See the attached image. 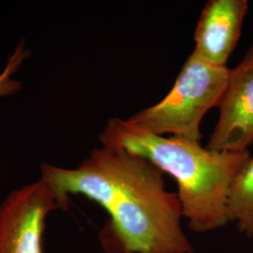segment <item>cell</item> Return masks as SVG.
<instances>
[{
  "label": "cell",
  "mask_w": 253,
  "mask_h": 253,
  "mask_svg": "<svg viewBox=\"0 0 253 253\" xmlns=\"http://www.w3.org/2000/svg\"><path fill=\"white\" fill-rule=\"evenodd\" d=\"M163 176L144 157L103 145L74 169L41 165L61 210L71 195H83L106 211L100 234L106 253H193L178 195L166 190Z\"/></svg>",
  "instance_id": "6da1fadb"
},
{
  "label": "cell",
  "mask_w": 253,
  "mask_h": 253,
  "mask_svg": "<svg viewBox=\"0 0 253 253\" xmlns=\"http://www.w3.org/2000/svg\"><path fill=\"white\" fill-rule=\"evenodd\" d=\"M101 145L123 149L149 160L177 184L183 217L193 232L205 234L229 223L227 202L235 174L252 157L242 152H216L200 142L156 135L112 118L100 133Z\"/></svg>",
  "instance_id": "7a4b0ae2"
},
{
  "label": "cell",
  "mask_w": 253,
  "mask_h": 253,
  "mask_svg": "<svg viewBox=\"0 0 253 253\" xmlns=\"http://www.w3.org/2000/svg\"><path fill=\"white\" fill-rule=\"evenodd\" d=\"M231 73L228 67L207 63L191 53L164 99L126 121L156 135L172 134L200 142L202 119L210 109L218 107Z\"/></svg>",
  "instance_id": "3957f363"
},
{
  "label": "cell",
  "mask_w": 253,
  "mask_h": 253,
  "mask_svg": "<svg viewBox=\"0 0 253 253\" xmlns=\"http://www.w3.org/2000/svg\"><path fill=\"white\" fill-rule=\"evenodd\" d=\"M54 210L58 201L42 178L11 191L0 204V253H45L46 218Z\"/></svg>",
  "instance_id": "277c9868"
},
{
  "label": "cell",
  "mask_w": 253,
  "mask_h": 253,
  "mask_svg": "<svg viewBox=\"0 0 253 253\" xmlns=\"http://www.w3.org/2000/svg\"><path fill=\"white\" fill-rule=\"evenodd\" d=\"M217 124L206 147L216 152H242L253 143V46L232 70L220 100Z\"/></svg>",
  "instance_id": "5b68a950"
},
{
  "label": "cell",
  "mask_w": 253,
  "mask_h": 253,
  "mask_svg": "<svg viewBox=\"0 0 253 253\" xmlns=\"http://www.w3.org/2000/svg\"><path fill=\"white\" fill-rule=\"evenodd\" d=\"M248 10L247 0H209L195 28L192 53L207 63L227 67L241 36Z\"/></svg>",
  "instance_id": "8992f818"
},
{
  "label": "cell",
  "mask_w": 253,
  "mask_h": 253,
  "mask_svg": "<svg viewBox=\"0 0 253 253\" xmlns=\"http://www.w3.org/2000/svg\"><path fill=\"white\" fill-rule=\"evenodd\" d=\"M227 215L229 222L235 223L241 234L253 237V157L240 168L231 184Z\"/></svg>",
  "instance_id": "52a82bcc"
},
{
  "label": "cell",
  "mask_w": 253,
  "mask_h": 253,
  "mask_svg": "<svg viewBox=\"0 0 253 253\" xmlns=\"http://www.w3.org/2000/svg\"><path fill=\"white\" fill-rule=\"evenodd\" d=\"M30 51L25 42H20L12 54H9L3 71L0 73V98L12 96L22 90V83L13 79L22 65L27 60Z\"/></svg>",
  "instance_id": "ba28073f"
}]
</instances>
